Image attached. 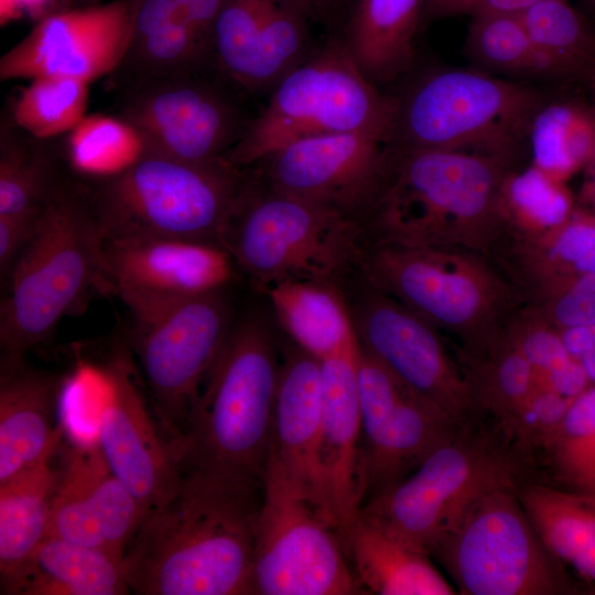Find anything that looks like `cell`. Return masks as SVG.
Returning <instances> with one entry per match:
<instances>
[{"label":"cell","instance_id":"obj_1","mask_svg":"<svg viewBox=\"0 0 595 595\" xmlns=\"http://www.w3.org/2000/svg\"><path fill=\"white\" fill-rule=\"evenodd\" d=\"M262 482L183 470L175 493L149 510L123 563L137 595H250Z\"/></svg>","mask_w":595,"mask_h":595},{"label":"cell","instance_id":"obj_29","mask_svg":"<svg viewBox=\"0 0 595 595\" xmlns=\"http://www.w3.org/2000/svg\"><path fill=\"white\" fill-rule=\"evenodd\" d=\"M354 574L365 593L456 595L450 580L424 551L390 536L358 512L343 538Z\"/></svg>","mask_w":595,"mask_h":595},{"label":"cell","instance_id":"obj_43","mask_svg":"<svg viewBox=\"0 0 595 595\" xmlns=\"http://www.w3.org/2000/svg\"><path fill=\"white\" fill-rule=\"evenodd\" d=\"M573 400L538 387L521 407L507 434L532 465L562 423Z\"/></svg>","mask_w":595,"mask_h":595},{"label":"cell","instance_id":"obj_6","mask_svg":"<svg viewBox=\"0 0 595 595\" xmlns=\"http://www.w3.org/2000/svg\"><path fill=\"white\" fill-rule=\"evenodd\" d=\"M367 282L479 357L506 335L522 305L509 281L480 252L454 247L367 245Z\"/></svg>","mask_w":595,"mask_h":595},{"label":"cell","instance_id":"obj_3","mask_svg":"<svg viewBox=\"0 0 595 595\" xmlns=\"http://www.w3.org/2000/svg\"><path fill=\"white\" fill-rule=\"evenodd\" d=\"M0 303L1 354L47 343L93 290L110 291L100 235L78 173L66 169L42 204L39 229L13 263Z\"/></svg>","mask_w":595,"mask_h":595},{"label":"cell","instance_id":"obj_31","mask_svg":"<svg viewBox=\"0 0 595 595\" xmlns=\"http://www.w3.org/2000/svg\"><path fill=\"white\" fill-rule=\"evenodd\" d=\"M123 558L47 536L30 558L14 595H125Z\"/></svg>","mask_w":595,"mask_h":595},{"label":"cell","instance_id":"obj_41","mask_svg":"<svg viewBox=\"0 0 595 595\" xmlns=\"http://www.w3.org/2000/svg\"><path fill=\"white\" fill-rule=\"evenodd\" d=\"M506 337L528 360L539 387L571 400L591 387L560 331L523 307L510 324Z\"/></svg>","mask_w":595,"mask_h":595},{"label":"cell","instance_id":"obj_16","mask_svg":"<svg viewBox=\"0 0 595 595\" xmlns=\"http://www.w3.org/2000/svg\"><path fill=\"white\" fill-rule=\"evenodd\" d=\"M101 370L108 396L98 416L96 441L111 470L149 511L175 493L183 472L148 405L129 348H113Z\"/></svg>","mask_w":595,"mask_h":595},{"label":"cell","instance_id":"obj_37","mask_svg":"<svg viewBox=\"0 0 595 595\" xmlns=\"http://www.w3.org/2000/svg\"><path fill=\"white\" fill-rule=\"evenodd\" d=\"M520 17L562 80L587 83L595 69V28L585 17L567 0H539Z\"/></svg>","mask_w":595,"mask_h":595},{"label":"cell","instance_id":"obj_21","mask_svg":"<svg viewBox=\"0 0 595 595\" xmlns=\"http://www.w3.org/2000/svg\"><path fill=\"white\" fill-rule=\"evenodd\" d=\"M105 272L119 298L181 299L221 292L237 267L215 241L160 236L100 237Z\"/></svg>","mask_w":595,"mask_h":595},{"label":"cell","instance_id":"obj_10","mask_svg":"<svg viewBox=\"0 0 595 595\" xmlns=\"http://www.w3.org/2000/svg\"><path fill=\"white\" fill-rule=\"evenodd\" d=\"M394 116L393 94L372 84L332 33L278 83L225 160L249 167L292 142L344 132L390 142Z\"/></svg>","mask_w":595,"mask_h":595},{"label":"cell","instance_id":"obj_9","mask_svg":"<svg viewBox=\"0 0 595 595\" xmlns=\"http://www.w3.org/2000/svg\"><path fill=\"white\" fill-rule=\"evenodd\" d=\"M220 245L268 291L288 281L334 283L361 269L367 242L356 217L277 192L253 169Z\"/></svg>","mask_w":595,"mask_h":595},{"label":"cell","instance_id":"obj_47","mask_svg":"<svg viewBox=\"0 0 595 595\" xmlns=\"http://www.w3.org/2000/svg\"><path fill=\"white\" fill-rule=\"evenodd\" d=\"M201 36L212 45L215 20L224 0H174ZM212 55V53H210Z\"/></svg>","mask_w":595,"mask_h":595},{"label":"cell","instance_id":"obj_13","mask_svg":"<svg viewBox=\"0 0 595 595\" xmlns=\"http://www.w3.org/2000/svg\"><path fill=\"white\" fill-rule=\"evenodd\" d=\"M138 361L154 414L173 452L192 404L231 326L221 292L181 298L123 295Z\"/></svg>","mask_w":595,"mask_h":595},{"label":"cell","instance_id":"obj_26","mask_svg":"<svg viewBox=\"0 0 595 595\" xmlns=\"http://www.w3.org/2000/svg\"><path fill=\"white\" fill-rule=\"evenodd\" d=\"M424 0H349L334 34L361 73L381 89L414 69ZM386 90V89H385Z\"/></svg>","mask_w":595,"mask_h":595},{"label":"cell","instance_id":"obj_23","mask_svg":"<svg viewBox=\"0 0 595 595\" xmlns=\"http://www.w3.org/2000/svg\"><path fill=\"white\" fill-rule=\"evenodd\" d=\"M322 421L321 360L295 345L280 364L271 451L293 485L332 522L321 462Z\"/></svg>","mask_w":595,"mask_h":595},{"label":"cell","instance_id":"obj_25","mask_svg":"<svg viewBox=\"0 0 595 595\" xmlns=\"http://www.w3.org/2000/svg\"><path fill=\"white\" fill-rule=\"evenodd\" d=\"M60 377L26 361L0 358V483L36 463L63 437L56 423Z\"/></svg>","mask_w":595,"mask_h":595},{"label":"cell","instance_id":"obj_48","mask_svg":"<svg viewBox=\"0 0 595 595\" xmlns=\"http://www.w3.org/2000/svg\"><path fill=\"white\" fill-rule=\"evenodd\" d=\"M311 22H331L344 11L349 0H292Z\"/></svg>","mask_w":595,"mask_h":595},{"label":"cell","instance_id":"obj_4","mask_svg":"<svg viewBox=\"0 0 595 595\" xmlns=\"http://www.w3.org/2000/svg\"><path fill=\"white\" fill-rule=\"evenodd\" d=\"M253 170L225 159L192 163L140 151L79 182L100 237L160 236L220 244Z\"/></svg>","mask_w":595,"mask_h":595},{"label":"cell","instance_id":"obj_20","mask_svg":"<svg viewBox=\"0 0 595 595\" xmlns=\"http://www.w3.org/2000/svg\"><path fill=\"white\" fill-rule=\"evenodd\" d=\"M311 21L292 0H224L212 33V62L250 98L269 96L316 48Z\"/></svg>","mask_w":595,"mask_h":595},{"label":"cell","instance_id":"obj_7","mask_svg":"<svg viewBox=\"0 0 595 595\" xmlns=\"http://www.w3.org/2000/svg\"><path fill=\"white\" fill-rule=\"evenodd\" d=\"M391 89L396 116L389 144L464 151L520 161L545 90L479 68L411 71Z\"/></svg>","mask_w":595,"mask_h":595},{"label":"cell","instance_id":"obj_19","mask_svg":"<svg viewBox=\"0 0 595 595\" xmlns=\"http://www.w3.org/2000/svg\"><path fill=\"white\" fill-rule=\"evenodd\" d=\"M133 0L52 12L0 60V79L69 77L89 83L111 74L127 48Z\"/></svg>","mask_w":595,"mask_h":595},{"label":"cell","instance_id":"obj_39","mask_svg":"<svg viewBox=\"0 0 595 595\" xmlns=\"http://www.w3.org/2000/svg\"><path fill=\"white\" fill-rule=\"evenodd\" d=\"M501 228L521 234H541L564 224L574 213L573 199L563 181L532 163L506 176L499 198Z\"/></svg>","mask_w":595,"mask_h":595},{"label":"cell","instance_id":"obj_5","mask_svg":"<svg viewBox=\"0 0 595 595\" xmlns=\"http://www.w3.org/2000/svg\"><path fill=\"white\" fill-rule=\"evenodd\" d=\"M280 364L270 333L259 320L231 326L175 448L182 470L199 467L263 480Z\"/></svg>","mask_w":595,"mask_h":595},{"label":"cell","instance_id":"obj_30","mask_svg":"<svg viewBox=\"0 0 595 595\" xmlns=\"http://www.w3.org/2000/svg\"><path fill=\"white\" fill-rule=\"evenodd\" d=\"M517 493L549 551L595 587V497L531 479Z\"/></svg>","mask_w":595,"mask_h":595},{"label":"cell","instance_id":"obj_38","mask_svg":"<svg viewBox=\"0 0 595 595\" xmlns=\"http://www.w3.org/2000/svg\"><path fill=\"white\" fill-rule=\"evenodd\" d=\"M500 271L522 307L559 331L595 325V273H559L521 267Z\"/></svg>","mask_w":595,"mask_h":595},{"label":"cell","instance_id":"obj_51","mask_svg":"<svg viewBox=\"0 0 595 595\" xmlns=\"http://www.w3.org/2000/svg\"><path fill=\"white\" fill-rule=\"evenodd\" d=\"M588 1L592 2L595 6V0H588Z\"/></svg>","mask_w":595,"mask_h":595},{"label":"cell","instance_id":"obj_14","mask_svg":"<svg viewBox=\"0 0 595 595\" xmlns=\"http://www.w3.org/2000/svg\"><path fill=\"white\" fill-rule=\"evenodd\" d=\"M364 594L342 539L271 451L262 480L250 595Z\"/></svg>","mask_w":595,"mask_h":595},{"label":"cell","instance_id":"obj_36","mask_svg":"<svg viewBox=\"0 0 595 595\" xmlns=\"http://www.w3.org/2000/svg\"><path fill=\"white\" fill-rule=\"evenodd\" d=\"M464 50L479 69L488 73L561 79L554 64L530 37L520 13L472 18Z\"/></svg>","mask_w":595,"mask_h":595},{"label":"cell","instance_id":"obj_44","mask_svg":"<svg viewBox=\"0 0 595 595\" xmlns=\"http://www.w3.org/2000/svg\"><path fill=\"white\" fill-rule=\"evenodd\" d=\"M41 216L42 205L21 214L0 215V275L2 282L20 253L35 236Z\"/></svg>","mask_w":595,"mask_h":595},{"label":"cell","instance_id":"obj_33","mask_svg":"<svg viewBox=\"0 0 595 595\" xmlns=\"http://www.w3.org/2000/svg\"><path fill=\"white\" fill-rule=\"evenodd\" d=\"M67 140L39 138L3 111L0 121V215L42 205L68 167Z\"/></svg>","mask_w":595,"mask_h":595},{"label":"cell","instance_id":"obj_35","mask_svg":"<svg viewBox=\"0 0 595 595\" xmlns=\"http://www.w3.org/2000/svg\"><path fill=\"white\" fill-rule=\"evenodd\" d=\"M470 383L479 414L488 416L507 433L529 396L539 387L524 356L505 337L487 354H456Z\"/></svg>","mask_w":595,"mask_h":595},{"label":"cell","instance_id":"obj_2","mask_svg":"<svg viewBox=\"0 0 595 595\" xmlns=\"http://www.w3.org/2000/svg\"><path fill=\"white\" fill-rule=\"evenodd\" d=\"M520 161L389 144L360 223L367 245L454 247L488 256L501 230L502 183Z\"/></svg>","mask_w":595,"mask_h":595},{"label":"cell","instance_id":"obj_40","mask_svg":"<svg viewBox=\"0 0 595 595\" xmlns=\"http://www.w3.org/2000/svg\"><path fill=\"white\" fill-rule=\"evenodd\" d=\"M538 456L560 486L595 497V386L572 401Z\"/></svg>","mask_w":595,"mask_h":595},{"label":"cell","instance_id":"obj_49","mask_svg":"<svg viewBox=\"0 0 595 595\" xmlns=\"http://www.w3.org/2000/svg\"><path fill=\"white\" fill-rule=\"evenodd\" d=\"M586 84H588V86L591 88V93H592V102L591 104H592V108H593V112H594V119H595V69L591 74V76H589ZM587 166L592 167V178L589 180V182L586 185L585 195L595 205V142H594V150H593L592 159H591L589 164Z\"/></svg>","mask_w":595,"mask_h":595},{"label":"cell","instance_id":"obj_32","mask_svg":"<svg viewBox=\"0 0 595 595\" xmlns=\"http://www.w3.org/2000/svg\"><path fill=\"white\" fill-rule=\"evenodd\" d=\"M275 314L294 344L320 360L353 343V315L334 283L288 281L268 291Z\"/></svg>","mask_w":595,"mask_h":595},{"label":"cell","instance_id":"obj_42","mask_svg":"<svg viewBox=\"0 0 595 595\" xmlns=\"http://www.w3.org/2000/svg\"><path fill=\"white\" fill-rule=\"evenodd\" d=\"M88 83L69 77H39L23 88L8 111L26 132L55 138L72 131L84 118Z\"/></svg>","mask_w":595,"mask_h":595},{"label":"cell","instance_id":"obj_46","mask_svg":"<svg viewBox=\"0 0 595 595\" xmlns=\"http://www.w3.org/2000/svg\"><path fill=\"white\" fill-rule=\"evenodd\" d=\"M570 354L585 371L591 386H595V325L576 326L560 331Z\"/></svg>","mask_w":595,"mask_h":595},{"label":"cell","instance_id":"obj_45","mask_svg":"<svg viewBox=\"0 0 595 595\" xmlns=\"http://www.w3.org/2000/svg\"><path fill=\"white\" fill-rule=\"evenodd\" d=\"M539 0H424L422 22L437 19L489 13H520Z\"/></svg>","mask_w":595,"mask_h":595},{"label":"cell","instance_id":"obj_8","mask_svg":"<svg viewBox=\"0 0 595 595\" xmlns=\"http://www.w3.org/2000/svg\"><path fill=\"white\" fill-rule=\"evenodd\" d=\"M532 463L499 424L478 414L411 474L368 499L359 512L390 536L429 552L479 497L528 480ZM429 554V553H428Z\"/></svg>","mask_w":595,"mask_h":595},{"label":"cell","instance_id":"obj_22","mask_svg":"<svg viewBox=\"0 0 595 595\" xmlns=\"http://www.w3.org/2000/svg\"><path fill=\"white\" fill-rule=\"evenodd\" d=\"M147 512L111 470L97 441L65 448L47 536L123 558Z\"/></svg>","mask_w":595,"mask_h":595},{"label":"cell","instance_id":"obj_34","mask_svg":"<svg viewBox=\"0 0 595 595\" xmlns=\"http://www.w3.org/2000/svg\"><path fill=\"white\" fill-rule=\"evenodd\" d=\"M595 142L592 104L550 96L532 118L528 147L531 163L565 182L587 166Z\"/></svg>","mask_w":595,"mask_h":595},{"label":"cell","instance_id":"obj_24","mask_svg":"<svg viewBox=\"0 0 595 595\" xmlns=\"http://www.w3.org/2000/svg\"><path fill=\"white\" fill-rule=\"evenodd\" d=\"M356 338L321 360L323 421L321 462L328 513L342 539L361 507L359 463L361 424Z\"/></svg>","mask_w":595,"mask_h":595},{"label":"cell","instance_id":"obj_27","mask_svg":"<svg viewBox=\"0 0 595 595\" xmlns=\"http://www.w3.org/2000/svg\"><path fill=\"white\" fill-rule=\"evenodd\" d=\"M62 440L36 463L0 483L1 594H15L30 558L47 537L61 476V463L55 461Z\"/></svg>","mask_w":595,"mask_h":595},{"label":"cell","instance_id":"obj_50","mask_svg":"<svg viewBox=\"0 0 595 595\" xmlns=\"http://www.w3.org/2000/svg\"><path fill=\"white\" fill-rule=\"evenodd\" d=\"M100 0H77L78 7L97 4Z\"/></svg>","mask_w":595,"mask_h":595},{"label":"cell","instance_id":"obj_15","mask_svg":"<svg viewBox=\"0 0 595 595\" xmlns=\"http://www.w3.org/2000/svg\"><path fill=\"white\" fill-rule=\"evenodd\" d=\"M361 506L411 474L451 440L461 423L422 396L359 344ZM361 508V507H360Z\"/></svg>","mask_w":595,"mask_h":595},{"label":"cell","instance_id":"obj_17","mask_svg":"<svg viewBox=\"0 0 595 595\" xmlns=\"http://www.w3.org/2000/svg\"><path fill=\"white\" fill-rule=\"evenodd\" d=\"M367 286L353 315L360 346L457 422L478 415L466 374L440 331L393 298Z\"/></svg>","mask_w":595,"mask_h":595},{"label":"cell","instance_id":"obj_18","mask_svg":"<svg viewBox=\"0 0 595 595\" xmlns=\"http://www.w3.org/2000/svg\"><path fill=\"white\" fill-rule=\"evenodd\" d=\"M389 141L366 132L302 139L256 164L270 188L361 219L383 171Z\"/></svg>","mask_w":595,"mask_h":595},{"label":"cell","instance_id":"obj_28","mask_svg":"<svg viewBox=\"0 0 595 595\" xmlns=\"http://www.w3.org/2000/svg\"><path fill=\"white\" fill-rule=\"evenodd\" d=\"M213 64L210 47L174 0H133L129 42L111 84Z\"/></svg>","mask_w":595,"mask_h":595},{"label":"cell","instance_id":"obj_11","mask_svg":"<svg viewBox=\"0 0 595 595\" xmlns=\"http://www.w3.org/2000/svg\"><path fill=\"white\" fill-rule=\"evenodd\" d=\"M112 86L113 119L141 150L185 162L225 159L257 115L252 98L213 64Z\"/></svg>","mask_w":595,"mask_h":595},{"label":"cell","instance_id":"obj_12","mask_svg":"<svg viewBox=\"0 0 595 595\" xmlns=\"http://www.w3.org/2000/svg\"><path fill=\"white\" fill-rule=\"evenodd\" d=\"M518 487L473 502L430 547L458 595L575 594L566 569L528 517Z\"/></svg>","mask_w":595,"mask_h":595}]
</instances>
